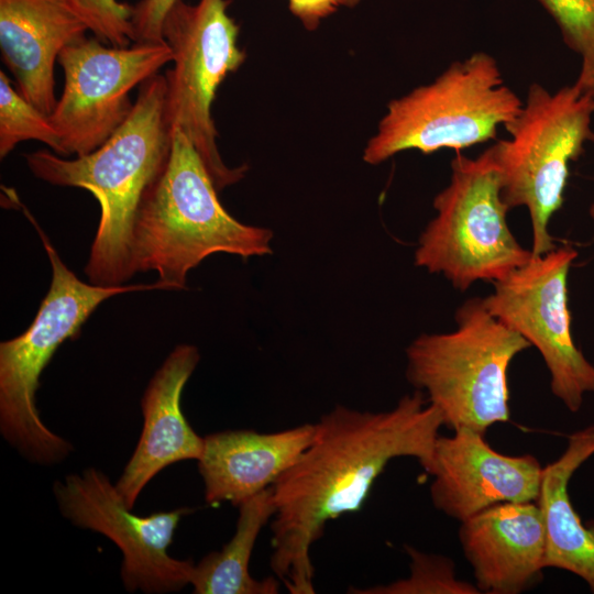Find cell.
Masks as SVG:
<instances>
[{
    "instance_id": "obj_1",
    "label": "cell",
    "mask_w": 594,
    "mask_h": 594,
    "mask_svg": "<svg viewBox=\"0 0 594 594\" xmlns=\"http://www.w3.org/2000/svg\"><path fill=\"white\" fill-rule=\"evenodd\" d=\"M443 425L439 409L419 389L391 410L337 405L321 415L311 443L272 486L270 564L289 593L316 592L311 547L328 521L361 509L389 461L415 458L429 472Z\"/></svg>"
},
{
    "instance_id": "obj_2",
    "label": "cell",
    "mask_w": 594,
    "mask_h": 594,
    "mask_svg": "<svg viewBox=\"0 0 594 594\" xmlns=\"http://www.w3.org/2000/svg\"><path fill=\"white\" fill-rule=\"evenodd\" d=\"M166 91L163 75L155 74L142 82L127 120L86 155L67 160L47 150L24 155L35 177L52 185L86 189L99 202L100 220L85 266L88 282L94 285H123L135 274V218L170 151Z\"/></svg>"
},
{
    "instance_id": "obj_3",
    "label": "cell",
    "mask_w": 594,
    "mask_h": 594,
    "mask_svg": "<svg viewBox=\"0 0 594 594\" xmlns=\"http://www.w3.org/2000/svg\"><path fill=\"white\" fill-rule=\"evenodd\" d=\"M273 232L232 217L199 153L179 129L172 130L168 158L146 191L133 228L135 273L154 271L169 289H184L187 274L206 257L271 254Z\"/></svg>"
},
{
    "instance_id": "obj_4",
    "label": "cell",
    "mask_w": 594,
    "mask_h": 594,
    "mask_svg": "<svg viewBox=\"0 0 594 594\" xmlns=\"http://www.w3.org/2000/svg\"><path fill=\"white\" fill-rule=\"evenodd\" d=\"M24 212L43 242L52 279L29 328L0 343V431L24 458L46 465L61 462L73 450L67 440L43 424L35 402L41 374L59 345L76 339L81 326L106 299L129 292L169 287L161 280L119 286L82 282L64 264L30 212L25 209Z\"/></svg>"
},
{
    "instance_id": "obj_5",
    "label": "cell",
    "mask_w": 594,
    "mask_h": 594,
    "mask_svg": "<svg viewBox=\"0 0 594 594\" xmlns=\"http://www.w3.org/2000/svg\"><path fill=\"white\" fill-rule=\"evenodd\" d=\"M457 328L422 333L406 349V377L453 430L485 431L510 417L507 371L531 344L494 317L482 298L455 312Z\"/></svg>"
},
{
    "instance_id": "obj_6",
    "label": "cell",
    "mask_w": 594,
    "mask_h": 594,
    "mask_svg": "<svg viewBox=\"0 0 594 594\" xmlns=\"http://www.w3.org/2000/svg\"><path fill=\"white\" fill-rule=\"evenodd\" d=\"M521 99L504 81L496 59L475 52L453 62L436 79L393 99L363 150L378 165L416 150L457 152L485 143L519 113Z\"/></svg>"
},
{
    "instance_id": "obj_7",
    "label": "cell",
    "mask_w": 594,
    "mask_h": 594,
    "mask_svg": "<svg viewBox=\"0 0 594 594\" xmlns=\"http://www.w3.org/2000/svg\"><path fill=\"white\" fill-rule=\"evenodd\" d=\"M593 117L594 98L575 84L551 92L534 82L519 113L505 127L509 139L491 145L504 201L509 209L529 211L532 255L557 248L549 221L563 205L570 163L594 142Z\"/></svg>"
},
{
    "instance_id": "obj_8",
    "label": "cell",
    "mask_w": 594,
    "mask_h": 594,
    "mask_svg": "<svg viewBox=\"0 0 594 594\" xmlns=\"http://www.w3.org/2000/svg\"><path fill=\"white\" fill-rule=\"evenodd\" d=\"M433 209L415 265L443 275L458 290L477 280L497 282L532 257L507 223L510 209L491 146L475 158L458 154L452 160L450 183L435 197Z\"/></svg>"
},
{
    "instance_id": "obj_9",
    "label": "cell",
    "mask_w": 594,
    "mask_h": 594,
    "mask_svg": "<svg viewBox=\"0 0 594 594\" xmlns=\"http://www.w3.org/2000/svg\"><path fill=\"white\" fill-rule=\"evenodd\" d=\"M231 0H178L168 10L162 35L173 53L165 74L166 119L179 129L202 158L218 191L240 182L246 165L229 167L217 145L211 106L217 90L237 72L246 54L238 45L239 25L228 13Z\"/></svg>"
},
{
    "instance_id": "obj_10",
    "label": "cell",
    "mask_w": 594,
    "mask_h": 594,
    "mask_svg": "<svg viewBox=\"0 0 594 594\" xmlns=\"http://www.w3.org/2000/svg\"><path fill=\"white\" fill-rule=\"evenodd\" d=\"M578 251L569 245L532 257L482 298L486 309L536 346L550 388L571 413L594 393V365L576 346L568 305V275Z\"/></svg>"
},
{
    "instance_id": "obj_11",
    "label": "cell",
    "mask_w": 594,
    "mask_h": 594,
    "mask_svg": "<svg viewBox=\"0 0 594 594\" xmlns=\"http://www.w3.org/2000/svg\"><path fill=\"white\" fill-rule=\"evenodd\" d=\"M57 62L64 87L48 119L64 156H81L119 129L134 106L131 90L173 62V53L166 42L116 47L85 36L66 46Z\"/></svg>"
},
{
    "instance_id": "obj_12",
    "label": "cell",
    "mask_w": 594,
    "mask_h": 594,
    "mask_svg": "<svg viewBox=\"0 0 594 594\" xmlns=\"http://www.w3.org/2000/svg\"><path fill=\"white\" fill-rule=\"evenodd\" d=\"M53 493L66 519L106 536L121 550V579L127 591L168 593L190 583L194 563L175 559L167 551L178 522L190 509L135 515L116 484L95 468L56 481Z\"/></svg>"
},
{
    "instance_id": "obj_13",
    "label": "cell",
    "mask_w": 594,
    "mask_h": 594,
    "mask_svg": "<svg viewBox=\"0 0 594 594\" xmlns=\"http://www.w3.org/2000/svg\"><path fill=\"white\" fill-rule=\"evenodd\" d=\"M543 468L530 454L506 455L472 429L438 436L429 474L433 506L460 522L501 503L537 502Z\"/></svg>"
},
{
    "instance_id": "obj_14",
    "label": "cell",
    "mask_w": 594,
    "mask_h": 594,
    "mask_svg": "<svg viewBox=\"0 0 594 594\" xmlns=\"http://www.w3.org/2000/svg\"><path fill=\"white\" fill-rule=\"evenodd\" d=\"M459 539L480 593H521L546 568V528L537 502L487 507L461 522Z\"/></svg>"
},
{
    "instance_id": "obj_15",
    "label": "cell",
    "mask_w": 594,
    "mask_h": 594,
    "mask_svg": "<svg viewBox=\"0 0 594 594\" xmlns=\"http://www.w3.org/2000/svg\"><path fill=\"white\" fill-rule=\"evenodd\" d=\"M199 360L195 345L178 344L147 384L141 402L143 429L116 484L130 508L161 470L179 461L198 460L202 453L204 438L196 433L182 410L184 387Z\"/></svg>"
},
{
    "instance_id": "obj_16",
    "label": "cell",
    "mask_w": 594,
    "mask_h": 594,
    "mask_svg": "<svg viewBox=\"0 0 594 594\" xmlns=\"http://www.w3.org/2000/svg\"><path fill=\"white\" fill-rule=\"evenodd\" d=\"M87 25L64 0H0V50L15 88L44 114L57 102L54 66Z\"/></svg>"
},
{
    "instance_id": "obj_17",
    "label": "cell",
    "mask_w": 594,
    "mask_h": 594,
    "mask_svg": "<svg viewBox=\"0 0 594 594\" xmlns=\"http://www.w3.org/2000/svg\"><path fill=\"white\" fill-rule=\"evenodd\" d=\"M315 428L305 424L270 433L226 430L206 436L197 460L206 502L240 506L273 486L311 443Z\"/></svg>"
},
{
    "instance_id": "obj_18",
    "label": "cell",
    "mask_w": 594,
    "mask_h": 594,
    "mask_svg": "<svg viewBox=\"0 0 594 594\" xmlns=\"http://www.w3.org/2000/svg\"><path fill=\"white\" fill-rule=\"evenodd\" d=\"M594 455V425L572 432L564 452L543 468L537 503L546 528V568L581 578L594 593V526L584 525L569 495L574 472Z\"/></svg>"
},
{
    "instance_id": "obj_19",
    "label": "cell",
    "mask_w": 594,
    "mask_h": 594,
    "mask_svg": "<svg viewBox=\"0 0 594 594\" xmlns=\"http://www.w3.org/2000/svg\"><path fill=\"white\" fill-rule=\"evenodd\" d=\"M237 528L220 551L206 554L194 564L190 584L195 594H276L279 581L254 579L249 563L256 539L275 513L272 486L239 506Z\"/></svg>"
},
{
    "instance_id": "obj_20",
    "label": "cell",
    "mask_w": 594,
    "mask_h": 594,
    "mask_svg": "<svg viewBox=\"0 0 594 594\" xmlns=\"http://www.w3.org/2000/svg\"><path fill=\"white\" fill-rule=\"evenodd\" d=\"M35 140L64 156L61 136L44 114L28 101L0 70V157H6L18 143Z\"/></svg>"
},
{
    "instance_id": "obj_21",
    "label": "cell",
    "mask_w": 594,
    "mask_h": 594,
    "mask_svg": "<svg viewBox=\"0 0 594 594\" xmlns=\"http://www.w3.org/2000/svg\"><path fill=\"white\" fill-rule=\"evenodd\" d=\"M410 558L406 579L367 588H351L356 594H476V585L459 580L451 559L405 547Z\"/></svg>"
},
{
    "instance_id": "obj_22",
    "label": "cell",
    "mask_w": 594,
    "mask_h": 594,
    "mask_svg": "<svg viewBox=\"0 0 594 594\" xmlns=\"http://www.w3.org/2000/svg\"><path fill=\"white\" fill-rule=\"evenodd\" d=\"M558 24L563 41L581 57L575 85L594 98V0H538Z\"/></svg>"
},
{
    "instance_id": "obj_23",
    "label": "cell",
    "mask_w": 594,
    "mask_h": 594,
    "mask_svg": "<svg viewBox=\"0 0 594 594\" xmlns=\"http://www.w3.org/2000/svg\"><path fill=\"white\" fill-rule=\"evenodd\" d=\"M98 40L116 47L133 42V7L118 0H64Z\"/></svg>"
},
{
    "instance_id": "obj_24",
    "label": "cell",
    "mask_w": 594,
    "mask_h": 594,
    "mask_svg": "<svg viewBox=\"0 0 594 594\" xmlns=\"http://www.w3.org/2000/svg\"><path fill=\"white\" fill-rule=\"evenodd\" d=\"M178 0H140L133 7L134 43H164L162 26L168 10Z\"/></svg>"
},
{
    "instance_id": "obj_25",
    "label": "cell",
    "mask_w": 594,
    "mask_h": 594,
    "mask_svg": "<svg viewBox=\"0 0 594 594\" xmlns=\"http://www.w3.org/2000/svg\"><path fill=\"white\" fill-rule=\"evenodd\" d=\"M361 0H287L290 13L308 31H315L319 24L341 9L356 7Z\"/></svg>"
},
{
    "instance_id": "obj_26",
    "label": "cell",
    "mask_w": 594,
    "mask_h": 594,
    "mask_svg": "<svg viewBox=\"0 0 594 594\" xmlns=\"http://www.w3.org/2000/svg\"><path fill=\"white\" fill-rule=\"evenodd\" d=\"M588 213L592 220L594 221V202L590 206Z\"/></svg>"
}]
</instances>
